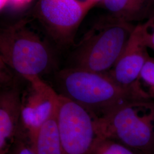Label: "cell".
Returning a JSON list of instances; mask_svg holds the SVG:
<instances>
[{"mask_svg": "<svg viewBox=\"0 0 154 154\" xmlns=\"http://www.w3.org/2000/svg\"><path fill=\"white\" fill-rule=\"evenodd\" d=\"M94 3L96 5H98L100 2H101L103 0H93Z\"/></svg>", "mask_w": 154, "mask_h": 154, "instance_id": "ac0fdd59", "label": "cell"}, {"mask_svg": "<svg viewBox=\"0 0 154 154\" xmlns=\"http://www.w3.org/2000/svg\"><path fill=\"white\" fill-rule=\"evenodd\" d=\"M55 81L58 94L82 106L93 118L127 102L144 99L119 85L107 72L67 67L57 72Z\"/></svg>", "mask_w": 154, "mask_h": 154, "instance_id": "6da1fadb", "label": "cell"}, {"mask_svg": "<svg viewBox=\"0 0 154 154\" xmlns=\"http://www.w3.org/2000/svg\"><path fill=\"white\" fill-rule=\"evenodd\" d=\"M139 85L144 97L154 101V58L149 57L143 66Z\"/></svg>", "mask_w": 154, "mask_h": 154, "instance_id": "4fadbf2b", "label": "cell"}, {"mask_svg": "<svg viewBox=\"0 0 154 154\" xmlns=\"http://www.w3.org/2000/svg\"><path fill=\"white\" fill-rule=\"evenodd\" d=\"M34 1L35 0H8L7 6L14 11H20L33 3Z\"/></svg>", "mask_w": 154, "mask_h": 154, "instance_id": "2e32d148", "label": "cell"}, {"mask_svg": "<svg viewBox=\"0 0 154 154\" xmlns=\"http://www.w3.org/2000/svg\"><path fill=\"white\" fill-rule=\"evenodd\" d=\"M57 120L62 154H90L97 135L88 111L60 94Z\"/></svg>", "mask_w": 154, "mask_h": 154, "instance_id": "8992f818", "label": "cell"}, {"mask_svg": "<svg viewBox=\"0 0 154 154\" xmlns=\"http://www.w3.org/2000/svg\"><path fill=\"white\" fill-rule=\"evenodd\" d=\"M143 34L142 23L136 25L126 46L115 65L107 72L119 85L146 99L139 85L140 72L149 55Z\"/></svg>", "mask_w": 154, "mask_h": 154, "instance_id": "ba28073f", "label": "cell"}, {"mask_svg": "<svg viewBox=\"0 0 154 154\" xmlns=\"http://www.w3.org/2000/svg\"><path fill=\"white\" fill-rule=\"evenodd\" d=\"M6 154H36L32 148L26 132L21 130L13 140Z\"/></svg>", "mask_w": 154, "mask_h": 154, "instance_id": "5bb4252c", "label": "cell"}, {"mask_svg": "<svg viewBox=\"0 0 154 154\" xmlns=\"http://www.w3.org/2000/svg\"><path fill=\"white\" fill-rule=\"evenodd\" d=\"M20 81L0 93V154H6L22 128V96Z\"/></svg>", "mask_w": 154, "mask_h": 154, "instance_id": "9c48e42d", "label": "cell"}, {"mask_svg": "<svg viewBox=\"0 0 154 154\" xmlns=\"http://www.w3.org/2000/svg\"><path fill=\"white\" fill-rule=\"evenodd\" d=\"M27 90L22 93V127L30 144L39 127L57 108L60 94L38 76L29 77Z\"/></svg>", "mask_w": 154, "mask_h": 154, "instance_id": "52a82bcc", "label": "cell"}, {"mask_svg": "<svg viewBox=\"0 0 154 154\" xmlns=\"http://www.w3.org/2000/svg\"><path fill=\"white\" fill-rule=\"evenodd\" d=\"M142 26L147 46L154 51V13L146 22L142 23Z\"/></svg>", "mask_w": 154, "mask_h": 154, "instance_id": "9a60e30c", "label": "cell"}, {"mask_svg": "<svg viewBox=\"0 0 154 154\" xmlns=\"http://www.w3.org/2000/svg\"><path fill=\"white\" fill-rule=\"evenodd\" d=\"M136 25L109 15L100 18L83 36L69 67L105 72L114 67Z\"/></svg>", "mask_w": 154, "mask_h": 154, "instance_id": "3957f363", "label": "cell"}, {"mask_svg": "<svg viewBox=\"0 0 154 154\" xmlns=\"http://www.w3.org/2000/svg\"><path fill=\"white\" fill-rule=\"evenodd\" d=\"M24 18L0 32V60L24 79L50 71L54 56L50 46L29 26Z\"/></svg>", "mask_w": 154, "mask_h": 154, "instance_id": "277c9868", "label": "cell"}, {"mask_svg": "<svg viewBox=\"0 0 154 154\" xmlns=\"http://www.w3.org/2000/svg\"><path fill=\"white\" fill-rule=\"evenodd\" d=\"M97 137L121 143L143 154H154V101L137 99L94 118Z\"/></svg>", "mask_w": 154, "mask_h": 154, "instance_id": "7a4b0ae2", "label": "cell"}, {"mask_svg": "<svg viewBox=\"0 0 154 154\" xmlns=\"http://www.w3.org/2000/svg\"><path fill=\"white\" fill-rule=\"evenodd\" d=\"M89 9L77 0H37L32 17L62 48L74 43L77 30Z\"/></svg>", "mask_w": 154, "mask_h": 154, "instance_id": "5b68a950", "label": "cell"}, {"mask_svg": "<svg viewBox=\"0 0 154 154\" xmlns=\"http://www.w3.org/2000/svg\"><path fill=\"white\" fill-rule=\"evenodd\" d=\"M154 0H103L98 5L109 16L132 23L149 19L154 13Z\"/></svg>", "mask_w": 154, "mask_h": 154, "instance_id": "30bf717a", "label": "cell"}, {"mask_svg": "<svg viewBox=\"0 0 154 154\" xmlns=\"http://www.w3.org/2000/svg\"><path fill=\"white\" fill-rule=\"evenodd\" d=\"M57 109L58 106L39 127L33 142L30 143L36 154H62Z\"/></svg>", "mask_w": 154, "mask_h": 154, "instance_id": "8fae6325", "label": "cell"}, {"mask_svg": "<svg viewBox=\"0 0 154 154\" xmlns=\"http://www.w3.org/2000/svg\"><path fill=\"white\" fill-rule=\"evenodd\" d=\"M90 154H143L121 143L96 137Z\"/></svg>", "mask_w": 154, "mask_h": 154, "instance_id": "7c38bea8", "label": "cell"}, {"mask_svg": "<svg viewBox=\"0 0 154 154\" xmlns=\"http://www.w3.org/2000/svg\"><path fill=\"white\" fill-rule=\"evenodd\" d=\"M8 2V0H1V2H0L1 11L4 10L5 8H6Z\"/></svg>", "mask_w": 154, "mask_h": 154, "instance_id": "e0dca14e", "label": "cell"}]
</instances>
